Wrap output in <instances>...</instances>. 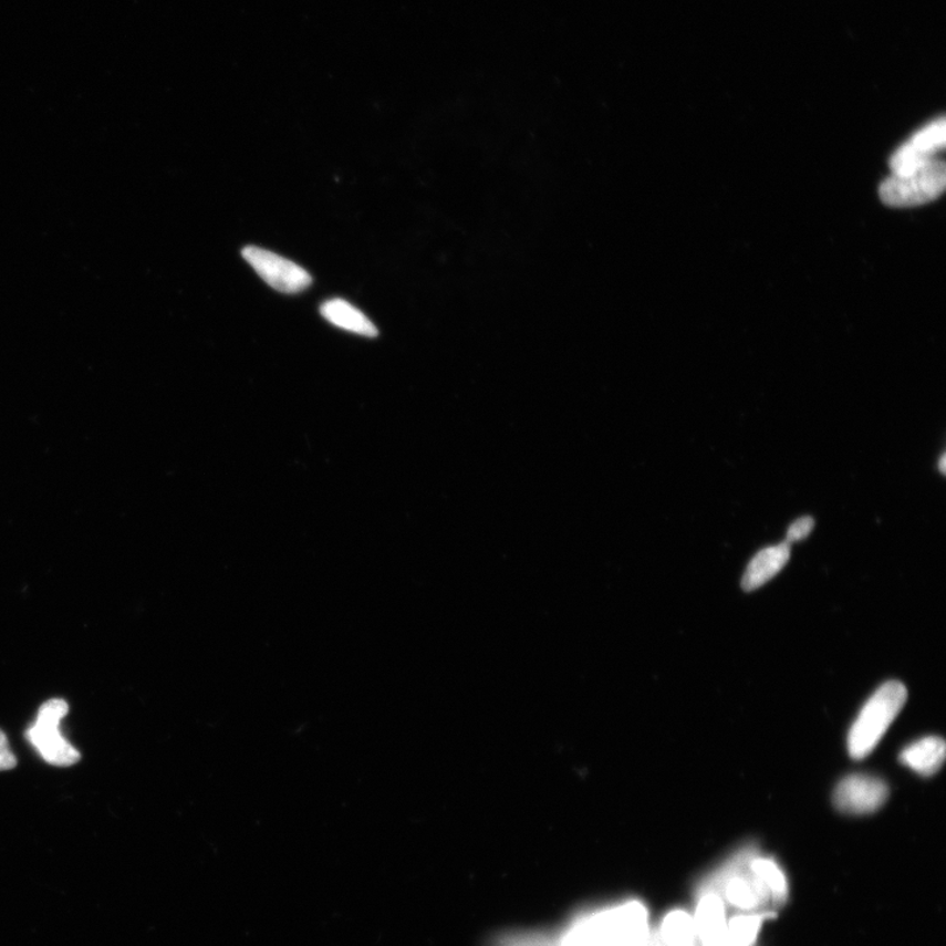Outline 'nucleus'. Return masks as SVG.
Listing matches in <instances>:
<instances>
[{
  "mask_svg": "<svg viewBox=\"0 0 946 946\" xmlns=\"http://www.w3.org/2000/svg\"><path fill=\"white\" fill-rule=\"evenodd\" d=\"M759 852L756 845H746L734 853L700 883L698 894H715L726 909L736 915H763L772 917L781 904L772 890L753 871L752 859Z\"/></svg>",
  "mask_w": 946,
  "mask_h": 946,
  "instance_id": "obj_1",
  "label": "nucleus"
},
{
  "mask_svg": "<svg viewBox=\"0 0 946 946\" xmlns=\"http://www.w3.org/2000/svg\"><path fill=\"white\" fill-rule=\"evenodd\" d=\"M649 932L646 907L628 902L581 917L555 946H640Z\"/></svg>",
  "mask_w": 946,
  "mask_h": 946,
  "instance_id": "obj_2",
  "label": "nucleus"
},
{
  "mask_svg": "<svg viewBox=\"0 0 946 946\" xmlns=\"http://www.w3.org/2000/svg\"><path fill=\"white\" fill-rule=\"evenodd\" d=\"M906 700V686L900 682H888L875 690L862 707L848 735V751L852 759L862 760L873 752L898 717Z\"/></svg>",
  "mask_w": 946,
  "mask_h": 946,
  "instance_id": "obj_3",
  "label": "nucleus"
},
{
  "mask_svg": "<svg viewBox=\"0 0 946 946\" xmlns=\"http://www.w3.org/2000/svg\"><path fill=\"white\" fill-rule=\"evenodd\" d=\"M946 186V166L943 159H931L919 170L907 177H892L882 181L880 198L892 208H914L940 198Z\"/></svg>",
  "mask_w": 946,
  "mask_h": 946,
  "instance_id": "obj_4",
  "label": "nucleus"
},
{
  "mask_svg": "<svg viewBox=\"0 0 946 946\" xmlns=\"http://www.w3.org/2000/svg\"><path fill=\"white\" fill-rule=\"evenodd\" d=\"M69 713L66 700L53 698L40 706L37 720L28 727L25 738L42 760L54 767H72L81 760L79 749L70 745L60 731Z\"/></svg>",
  "mask_w": 946,
  "mask_h": 946,
  "instance_id": "obj_5",
  "label": "nucleus"
},
{
  "mask_svg": "<svg viewBox=\"0 0 946 946\" xmlns=\"http://www.w3.org/2000/svg\"><path fill=\"white\" fill-rule=\"evenodd\" d=\"M242 257L266 283L279 292L299 293L312 284V277L308 271L276 252L247 247L242 250Z\"/></svg>",
  "mask_w": 946,
  "mask_h": 946,
  "instance_id": "obj_6",
  "label": "nucleus"
},
{
  "mask_svg": "<svg viewBox=\"0 0 946 946\" xmlns=\"http://www.w3.org/2000/svg\"><path fill=\"white\" fill-rule=\"evenodd\" d=\"M887 797L885 781L869 775H852L839 782L833 791V804L844 814L866 815L880 810Z\"/></svg>",
  "mask_w": 946,
  "mask_h": 946,
  "instance_id": "obj_7",
  "label": "nucleus"
},
{
  "mask_svg": "<svg viewBox=\"0 0 946 946\" xmlns=\"http://www.w3.org/2000/svg\"><path fill=\"white\" fill-rule=\"evenodd\" d=\"M697 904V934L703 946H728L727 909L724 902L715 894H700Z\"/></svg>",
  "mask_w": 946,
  "mask_h": 946,
  "instance_id": "obj_8",
  "label": "nucleus"
},
{
  "mask_svg": "<svg viewBox=\"0 0 946 946\" xmlns=\"http://www.w3.org/2000/svg\"><path fill=\"white\" fill-rule=\"evenodd\" d=\"M790 559V543H781L761 550L748 564L741 586L752 592L772 580Z\"/></svg>",
  "mask_w": 946,
  "mask_h": 946,
  "instance_id": "obj_9",
  "label": "nucleus"
},
{
  "mask_svg": "<svg viewBox=\"0 0 946 946\" xmlns=\"http://www.w3.org/2000/svg\"><path fill=\"white\" fill-rule=\"evenodd\" d=\"M945 753V741L938 736H927L904 748L900 760L904 767L914 770L915 773L929 777L940 770Z\"/></svg>",
  "mask_w": 946,
  "mask_h": 946,
  "instance_id": "obj_10",
  "label": "nucleus"
},
{
  "mask_svg": "<svg viewBox=\"0 0 946 946\" xmlns=\"http://www.w3.org/2000/svg\"><path fill=\"white\" fill-rule=\"evenodd\" d=\"M320 312L325 320L334 326L343 329V331L371 336V339L378 334L376 326L368 320L367 315L347 303L346 300H329L321 305Z\"/></svg>",
  "mask_w": 946,
  "mask_h": 946,
  "instance_id": "obj_11",
  "label": "nucleus"
},
{
  "mask_svg": "<svg viewBox=\"0 0 946 946\" xmlns=\"http://www.w3.org/2000/svg\"><path fill=\"white\" fill-rule=\"evenodd\" d=\"M661 935L667 946H703L694 917L683 909L672 911L664 917Z\"/></svg>",
  "mask_w": 946,
  "mask_h": 946,
  "instance_id": "obj_12",
  "label": "nucleus"
},
{
  "mask_svg": "<svg viewBox=\"0 0 946 946\" xmlns=\"http://www.w3.org/2000/svg\"><path fill=\"white\" fill-rule=\"evenodd\" d=\"M752 867L757 875L772 890L775 898L782 907L788 901L789 888L781 867L772 859L762 857L759 852L752 859Z\"/></svg>",
  "mask_w": 946,
  "mask_h": 946,
  "instance_id": "obj_13",
  "label": "nucleus"
},
{
  "mask_svg": "<svg viewBox=\"0 0 946 946\" xmlns=\"http://www.w3.org/2000/svg\"><path fill=\"white\" fill-rule=\"evenodd\" d=\"M763 915H736L727 923L728 946H753L763 921Z\"/></svg>",
  "mask_w": 946,
  "mask_h": 946,
  "instance_id": "obj_14",
  "label": "nucleus"
},
{
  "mask_svg": "<svg viewBox=\"0 0 946 946\" xmlns=\"http://www.w3.org/2000/svg\"><path fill=\"white\" fill-rule=\"evenodd\" d=\"M934 158L936 157L927 156V154L917 149L913 143L908 142L893 154L888 160V165L895 177H907V175L919 170V168L927 165Z\"/></svg>",
  "mask_w": 946,
  "mask_h": 946,
  "instance_id": "obj_15",
  "label": "nucleus"
},
{
  "mask_svg": "<svg viewBox=\"0 0 946 946\" xmlns=\"http://www.w3.org/2000/svg\"><path fill=\"white\" fill-rule=\"evenodd\" d=\"M909 143H913L917 149L927 156L936 157V154L943 152L946 145L945 118H938V121L924 126L923 129L915 133Z\"/></svg>",
  "mask_w": 946,
  "mask_h": 946,
  "instance_id": "obj_16",
  "label": "nucleus"
},
{
  "mask_svg": "<svg viewBox=\"0 0 946 946\" xmlns=\"http://www.w3.org/2000/svg\"><path fill=\"white\" fill-rule=\"evenodd\" d=\"M814 529V520L811 517L799 518L790 526L788 531V543L802 541Z\"/></svg>",
  "mask_w": 946,
  "mask_h": 946,
  "instance_id": "obj_17",
  "label": "nucleus"
},
{
  "mask_svg": "<svg viewBox=\"0 0 946 946\" xmlns=\"http://www.w3.org/2000/svg\"><path fill=\"white\" fill-rule=\"evenodd\" d=\"M18 766L15 755L12 753L9 739L6 734L0 730V772L11 770Z\"/></svg>",
  "mask_w": 946,
  "mask_h": 946,
  "instance_id": "obj_18",
  "label": "nucleus"
},
{
  "mask_svg": "<svg viewBox=\"0 0 946 946\" xmlns=\"http://www.w3.org/2000/svg\"><path fill=\"white\" fill-rule=\"evenodd\" d=\"M640 946H667L665 945L661 932L654 929L649 932L648 937Z\"/></svg>",
  "mask_w": 946,
  "mask_h": 946,
  "instance_id": "obj_19",
  "label": "nucleus"
},
{
  "mask_svg": "<svg viewBox=\"0 0 946 946\" xmlns=\"http://www.w3.org/2000/svg\"><path fill=\"white\" fill-rule=\"evenodd\" d=\"M945 466H946V457H945V455H943L942 460H940V471H942V474H945V471H946Z\"/></svg>",
  "mask_w": 946,
  "mask_h": 946,
  "instance_id": "obj_20",
  "label": "nucleus"
}]
</instances>
